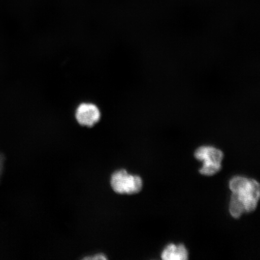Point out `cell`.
Here are the masks:
<instances>
[{
	"label": "cell",
	"mask_w": 260,
	"mask_h": 260,
	"mask_svg": "<svg viewBox=\"0 0 260 260\" xmlns=\"http://www.w3.org/2000/svg\"><path fill=\"white\" fill-rule=\"evenodd\" d=\"M76 118L81 125L92 127L100 120V110L93 104L82 103L77 109Z\"/></svg>",
	"instance_id": "277c9868"
},
{
	"label": "cell",
	"mask_w": 260,
	"mask_h": 260,
	"mask_svg": "<svg viewBox=\"0 0 260 260\" xmlns=\"http://www.w3.org/2000/svg\"><path fill=\"white\" fill-rule=\"evenodd\" d=\"M194 157L203 161V167L200 170V174L211 176L219 172L222 169L223 154L222 151L210 146H203L198 148L194 152Z\"/></svg>",
	"instance_id": "7a4b0ae2"
},
{
	"label": "cell",
	"mask_w": 260,
	"mask_h": 260,
	"mask_svg": "<svg viewBox=\"0 0 260 260\" xmlns=\"http://www.w3.org/2000/svg\"><path fill=\"white\" fill-rule=\"evenodd\" d=\"M232 191L230 212L234 218L238 219L243 213L253 212L257 207L260 196V187L253 179L236 176L230 181Z\"/></svg>",
	"instance_id": "6da1fadb"
},
{
	"label": "cell",
	"mask_w": 260,
	"mask_h": 260,
	"mask_svg": "<svg viewBox=\"0 0 260 260\" xmlns=\"http://www.w3.org/2000/svg\"><path fill=\"white\" fill-rule=\"evenodd\" d=\"M161 258L164 260H186L188 258V253L183 244L178 245L170 244L162 251Z\"/></svg>",
	"instance_id": "5b68a950"
},
{
	"label": "cell",
	"mask_w": 260,
	"mask_h": 260,
	"mask_svg": "<svg viewBox=\"0 0 260 260\" xmlns=\"http://www.w3.org/2000/svg\"><path fill=\"white\" fill-rule=\"evenodd\" d=\"M3 161H4V158H3V156L0 154V177H1L3 170Z\"/></svg>",
	"instance_id": "8992f818"
},
{
	"label": "cell",
	"mask_w": 260,
	"mask_h": 260,
	"mask_svg": "<svg viewBox=\"0 0 260 260\" xmlns=\"http://www.w3.org/2000/svg\"><path fill=\"white\" fill-rule=\"evenodd\" d=\"M111 186L116 193L132 194L141 191L143 187L142 178L138 175L128 173L124 170L116 171L112 175Z\"/></svg>",
	"instance_id": "3957f363"
}]
</instances>
